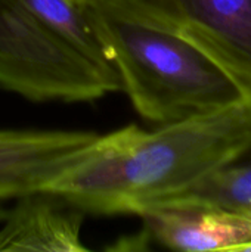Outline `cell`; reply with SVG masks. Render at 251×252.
<instances>
[{
	"mask_svg": "<svg viewBox=\"0 0 251 252\" xmlns=\"http://www.w3.org/2000/svg\"><path fill=\"white\" fill-rule=\"evenodd\" d=\"M123 19L192 43L251 96V0H89Z\"/></svg>",
	"mask_w": 251,
	"mask_h": 252,
	"instance_id": "4",
	"label": "cell"
},
{
	"mask_svg": "<svg viewBox=\"0 0 251 252\" xmlns=\"http://www.w3.org/2000/svg\"><path fill=\"white\" fill-rule=\"evenodd\" d=\"M72 1L80 3V4H87V3H89V0H72Z\"/></svg>",
	"mask_w": 251,
	"mask_h": 252,
	"instance_id": "12",
	"label": "cell"
},
{
	"mask_svg": "<svg viewBox=\"0 0 251 252\" xmlns=\"http://www.w3.org/2000/svg\"><path fill=\"white\" fill-rule=\"evenodd\" d=\"M4 214H6V208H4V207H1V202H0V221L4 219Z\"/></svg>",
	"mask_w": 251,
	"mask_h": 252,
	"instance_id": "10",
	"label": "cell"
},
{
	"mask_svg": "<svg viewBox=\"0 0 251 252\" xmlns=\"http://www.w3.org/2000/svg\"><path fill=\"white\" fill-rule=\"evenodd\" d=\"M0 221V252H84V211L64 198L38 190L16 198Z\"/></svg>",
	"mask_w": 251,
	"mask_h": 252,
	"instance_id": "7",
	"label": "cell"
},
{
	"mask_svg": "<svg viewBox=\"0 0 251 252\" xmlns=\"http://www.w3.org/2000/svg\"><path fill=\"white\" fill-rule=\"evenodd\" d=\"M240 252H251V242L250 244H247V245H244V247L240 250Z\"/></svg>",
	"mask_w": 251,
	"mask_h": 252,
	"instance_id": "11",
	"label": "cell"
},
{
	"mask_svg": "<svg viewBox=\"0 0 251 252\" xmlns=\"http://www.w3.org/2000/svg\"><path fill=\"white\" fill-rule=\"evenodd\" d=\"M166 201L215 208L251 223V140L191 189Z\"/></svg>",
	"mask_w": 251,
	"mask_h": 252,
	"instance_id": "8",
	"label": "cell"
},
{
	"mask_svg": "<svg viewBox=\"0 0 251 252\" xmlns=\"http://www.w3.org/2000/svg\"><path fill=\"white\" fill-rule=\"evenodd\" d=\"M249 140L251 99L151 131L130 124L99 134L44 192L84 213L139 216L191 189Z\"/></svg>",
	"mask_w": 251,
	"mask_h": 252,
	"instance_id": "1",
	"label": "cell"
},
{
	"mask_svg": "<svg viewBox=\"0 0 251 252\" xmlns=\"http://www.w3.org/2000/svg\"><path fill=\"white\" fill-rule=\"evenodd\" d=\"M41 22L99 66L115 72L87 4L72 0H21ZM117 74V72H115Z\"/></svg>",
	"mask_w": 251,
	"mask_h": 252,
	"instance_id": "9",
	"label": "cell"
},
{
	"mask_svg": "<svg viewBox=\"0 0 251 252\" xmlns=\"http://www.w3.org/2000/svg\"><path fill=\"white\" fill-rule=\"evenodd\" d=\"M149 241L183 252H240L251 242V223L223 211L163 201L139 214Z\"/></svg>",
	"mask_w": 251,
	"mask_h": 252,
	"instance_id": "6",
	"label": "cell"
},
{
	"mask_svg": "<svg viewBox=\"0 0 251 252\" xmlns=\"http://www.w3.org/2000/svg\"><path fill=\"white\" fill-rule=\"evenodd\" d=\"M93 24L136 112L158 126L237 106L251 96L212 56L172 32L89 1Z\"/></svg>",
	"mask_w": 251,
	"mask_h": 252,
	"instance_id": "2",
	"label": "cell"
},
{
	"mask_svg": "<svg viewBox=\"0 0 251 252\" xmlns=\"http://www.w3.org/2000/svg\"><path fill=\"white\" fill-rule=\"evenodd\" d=\"M0 86L34 102H93L120 78L84 56L21 0H0Z\"/></svg>",
	"mask_w": 251,
	"mask_h": 252,
	"instance_id": "3",
	"label": "cell"
},
{
	"mask_svg": "<svg viewBox=\"0 0 251 252\" xmlns=\"http://www.w3.org/2000/svg\"><path fill=\"white\" fill-rule=\"evenodd\" d=\"M98 136L77 130L0 128V202L44 190Z\"/></svg>",
	"mask_w": 251,
	"mask_h": 252,
	"instance_id": "5",
	"label": "cell"
}]
</instances>
